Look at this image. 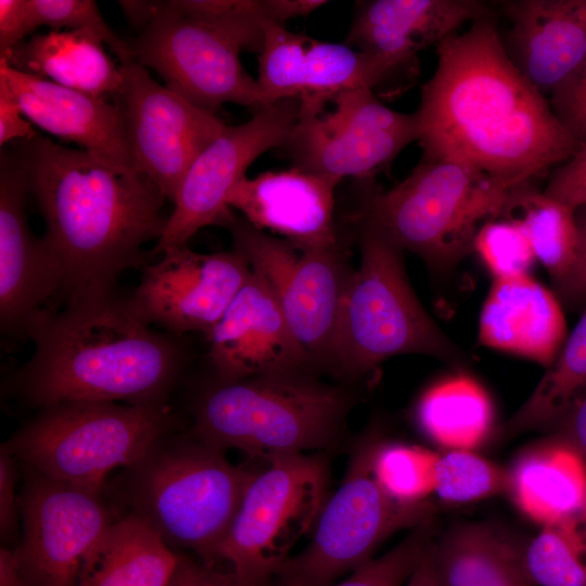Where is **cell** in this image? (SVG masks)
<instances>
[{
  "label": "cell",
  "instance_id": "obj_16",
  "mask_svg": "<svg viewBox=\"0 0 586 586\" xmlns=\"http://www.w3.org/2000/svg\"><path fill=\"white\" fill-rule=\"evenodd\" d=\"M298 110V100L285 99L253 113L243 124L226 126L187 171L152 255L187 245L206 226L225 227L233 215L227 204L229 192L257 157L272 148L283 146Z\"/></svg>",
  "mask_w": 586,
  "mask_h": 586
},
{
  "label": "cell",
  "instance_id": "obj_27",
  "mask_svg": "<svg viewBox=\"0 0 586 586\" xmlns=\"http://www.w3.org/2000/svg\"><path fill=\"white\" fill-rule=\"evenodd\" d=\"M518 507L546 524L577 522L586 510V467L569 447L555 444L522 456L509 472Z\"/></svg>",
  "mask_w": 586,
  "mask_h": 586
},
{
  "label": "cell",
  "instance_id": "obj_44",
  "mask_svg": "<svg viewBox=\"0 0 586 586\" xmlns=\"http://www.w3.org/2000/svg\"><path fill=\"white\" fill-rule=\"evenodd\" d=\"M33 31L28 0H0V53L18 44Z\"/></svg>",
  "mask_w": 586,
  "mask_h": 586
},
{
  "label": "cell",
  "instance_id": "obj_34",
  "mask_svg": "<svg viewBox=\"0 0 586 586\" xmlns=\"http://www.w3.org/2000/svg\"><path fill=\"white\" fill-rule=\"evenodd\" d=\"M437 455L419 446L374 443L372 472L383 491L404 504H419L434 494Z\"/></svg>",
  "mask_w": 586,
  "mask_h": 586
},
{
  "label": "cell",
  "instance_id": "obj_8",
  "mask_svg": "<svg viewBox=\"0 0 586 586\" xmlns=\"http://www.w3.org/2000/svg\"><path fill=\"white\" fill-rule=\"evenodd\" d=\"M509 191L462 162L422 155L404 180L370 196L357 218L442 267L473 249L480 228L502 215Z\"/></svg>",
  "mask_w": 586,
  "mask_h": 586
},
{
  "label": "cell",
  "instance_id": "obj_28",
  "mask_svg": "<svg viewBox=\"0 0 586 586\" xmlns=\"http://www.w3.org/2000/svg\"><path fill=\"white\" fill-rule=\"evenodd\" d=\"M178 559L149 525L126 513L88 553L77 586H167Z\"/></svg>",
  "mask_w": 586,
  "mask_h": 586
},
{
  "label": "cell",
  "instance_id": "obj_13",
  "mask_svg": "<svg viewBox=\"0 0 586 586\" xmlns=\"http://www.w3.org/2000/svg\"><path fill=\"white\" fill-rule=\"evenodd\" d=\"M225 228L230 231L234 247L271 288L292 333L311 362L328 365L351 271L340 246L301 251L235 215Z\"/></svg>",
  "mask_w": 586,
  "mask_h": 586
},
{
  "label": "cell",
  "instance_id": "obj_9",
  "mask_svg": "<svg viewBox=\"0 0 586 586\" xmlns=\"http://www.w3.org/2000/svg\"><path fill=\"white\" fill-rule=\"evenodd\" d=\"M150 23L129 42L131 59L155 71L171 91L209 113L225 103L253 113L266 105L257 80L240 60L260 51L264 29L161 12L149 1Z\"/></svg>",
  "mask_w": 586,
  "mask_h": 586
},
{
  "label": "cell",
  "instance_id": "obj_36",
  "mask_svg": "<svg viewBox=\"0 0 586 586\" xmlns=\"http://www.w3.org/2000/svg\"><path fill=\"white\" fill-rule=\"evenodd\" d=\"M35 30H80L97 35L117 55L120 63L132 60L128 41L109 27L93 0H28Z\"/></svg>",
  "mask_w": 586,
  "mask_h": 586
},
{
  "label": "cell",
  "instance_id": "obj_11",
  "mask_svg": "<svg viewBox=\"0 0 586 586\" xmlns=\"http://www.w3.org/2000/svg\"><path fill=\"white\" fill-rule=\"evenodd\" d=\"M373 446L366 442L354 451L341 486L324 502L311 542L277 573L281 586H330L373 559L394 533L433 519L430 501L404 504L383 491L372 472Z\"/></svg>",
  "mask_w": 586,
  "mask_h": 586
},
{
  "label": "cell",
  "instance_id": "obj_15",
  "mask_svg": "<svg viewBox=\"0 0 586 586\" xmlns=\"http://www.w3.org/2000/svg\"><path fill=\"white\" fill-rule=\"evenodd\" d=\"M119 68L123 86L114 102L123 113L133 169L174 203L190 166L226 125L160 85L136 61Z\"/></svg>",
  "mask_w": 586,
  "mask_h": 586
},
{
  "label": "cell",
  "instance_id": "obj_47",
  "mask_svg": "<svg viewBox=\"0 0 586 586\" xmlns=\"http://www.w3.org/2000/svg\"><path fill=\"white\" fill-rule=\"evenodd\" d=\"M0 586H27L21 573L14 549H0Z\"/></svg>",
  "mask_w": 586,
  "mask_h": 586
},
{
  "label": "cell",
  "instance_id": "obj_41",
  "mask_svg": "<svg viewBox=\"0 0 586 586\" xmlns=\"http://www.w3.org/2000/svg\"><path fill=\"white\" fill-rule=\"evenodd\" d=\"M16 459L2 444L0 449V533L5 542L15 538L21 517L16 486Z\"/></svg>",
  "mask_w": 586,
  "mask_h": 586
},
{
  "label": "cell",
  "instance_id": "obj_40",
  "mask_svg": "<svg viewBox=\"0 0 586 586\" xmlns=\"http://www.w3.org/2000/svg\"><path fill=\"white\" fill-rule=\"evenodd\" d=\"M545 192L574 211L586 205V143L551 175Z\"/></svg>",
  "mask_w": 586,
  "mask_h": 586
},
{
  "label": "cell",
  "instance_id": "obj_26",
  "mask_svg": "<svg viewBox=\"0 0 586 586\" xmlns=\"http://www.w3.org/2000/svg\"><path fill=\"white\" fill-rule=\"evenodd\" d=\"M104 42L80 30L36 34L0 53L13 69L98 98L119 92L123 74L106 54Z\"/></svg>",
  "mask_w": 586,
  "mask_h": 586
},
{
  "label": "cell",
  "instance_id": "obj_20",
  "mask_svg": "<svg viewBox=\"0 0 586 586\" xmlns=\"http://www.w3.org/2000/svg\"><path fill=\"white\" fill-rule=\"evenodd\" d=\"M207 339L208 357L221 382L303 371L313 364L271 288L253 269Z\"/></svg>",
  "mask_w": 586,
  "mask_h": 586
},
{
  "label": "cell",
  "instance_id": "obj_21",
  "mask_svg": "<svg viewBox=\"0 0 586 586\" xmlns=\"http://www.w3.org/2000/svg\"><path fill=\"white\" fill-rule=\"evenodd\" d=\"M340 179L292 166L242 178L227 204L260 231L283 238L297 250L339 246L334 190Z\"/></svg>",
  "mask_w": 586,
  "mask_h": 586
},
{
  "label": "cell",
  "instance_id": "obj_39",
  "mask_svg": "<svg viewBox=\"0 0 586 586\" xmlns=\"http://www.w3.org/2000/svg\"><path fill=\"white\" fill-rule=\"evenodd\" d=\"M549 103L578 148L586 143V62L550 94Z\"/></svg>",
  "mask_w": 586,
  "mask_h": 586
},
{
  "label": "cell",
  "instance_id": "obj_38",
  "mask_svg": "<svg viewBox=\"0 0 586 586\" xmlns=\"http://www.w3.org/2000/svg\"><path fill=\"white\" fill-rule=\"evenodd\" d=\"M473 249L495 279L528 275L536 259L525 234L504 217L488 220L480 228Z\"/></svg>",
  "mask_w": 586,
  "mask_h": 586
},
{
  "label": "cell",
  "instance_id": "obj_18",
  "mask_svg": "<svg viewBox=\"0 0 586 586\" xmlns=\"http://www.w3.org/2000/svg\"><path fill=\"white\" fill-rule=\"evenodd\" d=\"M257 61L256 80L266 105L351 89L373 90L397 79L377 56L270 24L264 27Z\"/></svg>",
  "mask_w": 586,
  "mask_h": 586
},
{
  "label": "cell",
  "instance_id": "obj_48",
  "mask_svg": "<svg viewBox=\"0 0 586 586\" xmlns=\"http://www.w3.org/2000/svg\"><path fill=\"white\" fill-rule=\"evenodd\" d=\"M433 546L434 542L428 547L405 586H438L434 569Z\"/></svg>",
  "mask_w": 586,
  "mask_h": 586
},
{
  "label": "cell",
  "instance_id": "obj_23",
  "mask_svg": "<svg viewBox=\"0 0 586 586\" xmlns=\"http://www.w3.org/2000/svg\"><path fill=\"white\" fill-rule=\"evenodd\" d=\"M0 74L33 125L107 164L133 169L125 120L115 102L17 72L2 59Z\"/></svg>",
  "mask_w": 586,
  "mask_h": 586
},
{
  "label": "cell",
  "instance_id": "obj_31",
  "mask_svg": "<svg viewBox=\"0 0 586 586\" xmlns=\"http://www.w3.org/2000/svg\"><path fill=\"white\" fill-rule=\"evenodd\" d=\"M423 433L446 448L476 447L493 422V407L486 392L473 379L457 375L428 390L417 407Z\"/></svg>",
  "mask_w": 586,
  "mask_h": 586
},
{
  "label": "cell",
  "instance_id": "obj_17",
  "mask_svg": "<svg viewBox=\"0 0 586 586\" xmlns=\"http://www.w3.org/2000/svg\"><path fill=\"white\" fill-rule=\"evenodd\" d=\"M161 255L144 266L129 301L145 322L176 334L207 335L252 273L247 258L235 247L206 254L181 245Z\"/></svg>",
  "mask_w": 586,
  "mask_h": 586
},
{
  "label": "cell",
  "instance_id": "obj_45",
  "mask_svg": "<svg viewBox=\"0 0 586 586\" xmlns=\"http://www.w3.org/2000/svg\"><path fill=\"white\" fill-rule=\"evenodd\" d=\"M557 442L586 461V393L560 419Z\"/></svg>",
  "mask_w": 586,
  "mask_h": 586
},
{
  "label": "cell",
  "instance_id": "obj_35",
  "mask_svg": "<svg viewBox=\"0 0 586 586\" xmlns=\"http://www.w3.org/2000/svg\"><path fill=\"white\" fill-rule=\"evenodd\" d=\"M509 472L466 449L437 455L434 494L463 504L508 492Z\"/></svg>",
  "mask_w": 586,
  "mask_h": 586
},
{
  "label": "cell",
  "instance_id": "obj_32",
  "mask_svg": "<svg viewBox=\"0 0 586 586\" xmlns=\"http://www.w3.org/2000/svg\"><path fill=\"white\" fill-rule=\"evenodd\" d=\"M539 383L507 423L521 433L556 420L586 393V309Z\"/></svg>",
  "mask_w": 586,
  "mask_h": 586
},
{
  "label": "cell",
  "instance_id": "obj_12",
  "mask_svg": "<svg viewBox=\"0 0 586 586\" xmlns=\"http://www.w3.org/2000/svg\"><path fill=\"white\" fill-rule=\"evenodd\" d=\"M300 102L283 144L292 166L335 177L367 178L418 141L417 112L384 105L370 89L344 90Z\"/></svg>",
  "mask_w": 586,
  "mask_h": 586
},
{
  "label": "cell",
  "instance_id": "obj_37",
  "mask_svg": "<svg viewBox=\"0 0 586 586\" xmlns=\"http://www.w3.org/2000/svg\"><path fill=\"white\" fill-rule=\"evenodd\" d=\"M434 528L433 519L421 523L394 548L362 564L343 582L330 586H405L433 543Z\"/></svg>",
  "mask_w": 586,
  "mask_h": 586
},
{
  "label": "cell",
  "instance_id": "obj_43",
  "mask_svg": "<svg viewBox=\"0 0 586 586\" xmlns=\"http://www.w3.org/2000/svg\"><path fill=\"white\" fill-rule=\"evenodd\" d=\"M37 135L33 124L25 118L5 77L0 74V145L33 139Z\"/></svg>",
  "mask_w": 586,
  "mask_h": 586
},
{
  "label": "cell",
  "instance_id": "obj_14",
  "mask_svg": "<svg viewBox=\"0 0 586 586\" xmlns=\"http://www.w3.org/2000/svg\"><path fill=\"white\" fill-rule=\"evenodd\" d=\"M23 524L14 549L27 586H77L82 563L123 514L105 492H91L26 469L18 495Z\"/></svg>",
  "mask_w": 586,
  "mask_h": 586
},
{
  "label": "cell",
  "instance_id": "obj_30",
  "mask_svg": "<svg viewBox=\"0 0 586 586\" xmlns=\"http://www.w3.org/2000/svg\"><path fill=\"white\" fill-rule=\"evenodd\" d=\"M574 213L527 181L509 191L501 215L521 229L535 257L558 285L568 278L577 257L579 228Z\"/></svg>",
  "mask_w": 586,
  "mask_h": 586
},
{
  "label": "cell",
  "instance_id": "obj_7",
  "mask_svg": "<svg viewBox=\"0 0 586 586\" xmlns=\"http://www.w3.org/2000/svg\"><path fill=\"white\" fill-rule=\"evenodd\" d=\"M173 426L165 405L66 402L40 409L3 445L26 469L102 493L112 470L137 463Z\"/></svg>",
  "mask_w": 586,
  "mask_h": 586
},
{
  "label": "cell",
  "instance_id": "obj_3",
  "mask_svg": "<svg viewBox=\"0 0 586 586\" xmlns=\"http://www.w3.org/2000/svg\"><path fill=\"white\" fill-rule=\"evenodd\" d=\"M28 339L34 354L10 388L39 409L66 402L165 405L182 365L177 343L152 329L114 288L42 310Z\"/></svg>",
  "mask_w": 586,
  "mask_h": 586
},
{
  "label": "cell",
  "instance_id": "obj_29",
  "mask_svg": "<svg viewBox=\"0 0 586 586\" xmlns=\"http://www.w3.org/2000/svg\"><path fill=\"white\" fill-rule=\"evenodd\" d=\"M438 586H532L522 550L479 524L449 528L434 543Z\"/></svg>",
  "mask_w": 586,
  "mask_h": 586
},
{
  "label": "cell",
  "instance_id": "obj_6",
  "mask_svg": "<svg viewBox=\"0 0 586 586\" xmlns=\"http://www.w3.org/2000/svg\"><path fill=\"white\" fill-rule=\"evenodd\" d=\"M360 263L343 290L328 365L360 377L402 354H424L461 364L407 279L402 249L370 222L358 219Z\"/></svg>",
  "mask_w": 586,
  "mask_h": 586
},
{
  "label": "cell",
  "instance_id": "obj_19",
  "mask_svg": "<svg viewBox=\"0 0 586 586\" xmlns=\"http://www.w3.org/2000/svg\"><path fill=\"white\" fill-rule=\"evenodd\" d=\"M24 175L10 151L0 162V328L2 335L28 339L34 318L62 295L61 266L42 238L29 230Z\"/></svg>",
  "mask_w": 586,
  "mask_h": 586
},
{
  "label": "cell",
  "instance_id": "obj_22",
  "mask_svg": "<svg viewBox=\"0 0 586 586\" xmlns=\"http://www.w3.org/2000/svg\"><path fill=\"white\" fill-rule=\"evenodd\" d=\"M491 13L476 0L359 2L345 44L384 61L407 84L419 76L418 54L467 22Z\"/></svg>",
  "mask_w": 586,
  "mask_h": 586
},
{
  "label": "cell",
  "instance_id": "obj_1",
  "mask_svg": "<svg viewBox=\"0 0 586 586\" xmlns=\"http://www.w3.org/2000/svg\"><path fill=\"white\" fill-rule=\"evenodd\" d=\"M416 111L422 155L462 162L507 189L564 163L578 144L511 61L491 13L436 46Z\"/></svg>",
  "mask_w": 586,
  "mask_h": 586
},
{
  "label": "cell",
  "instance_id": "obj_2",
  "mask_svg": "<svg viewBox=\"0 0 586 586\" xmlns=\"http://www.w3.org/2000/svg\"><path fill=\"white\" fill-rule=\"evenodd\" d=\"M12 143L46 224L42 240L62 268L65 301L113 289L120 272L145 266L143 246L160 240L168 219L150 179L39 133Z\"/></svg>",
  "mask_w": 586,
  "mask_h": 586
},
{
  "label": "cell",
  "instance_id": "obj_10",
  "mask_svg": "<svg viewBox=\"0 0 586 586\" xmlns=\"http://www.w3.org/2000/svg\"><path fill=\"white\" fill-rule=\"evenodd\" d=\"M255 471L216 552L244 582L267 586L293 546L315 528L328 498V468L319 455L267 459Z\"/></svg>",
  "mask_w": 586,
  "mask_h": 586
},
{
  "label": "cell",
  "instance_id": "obj_4",
  "mask_svg": "<svg viewBox=\"0 0 586 586\" xmlns=\"http://www.w3.org/2000/svg\"><path fill=\"white\" fill-rule=\"evenodd\" d=\"M254 473L194 437L168 434L106 491L170 549L191 550L213 566Z\"/></svg>",
  "mask_w": 586,
  "mask_h": 586
},
{
  "label": "cell",
  "instance_id": "obj_46",
  "mask_svg": "<svg viewBox=\"0 0 586 586\" xmlns=\"http://www.w3.org/2000/svg\"><path fill=\"white\" fill-rule=\"evenodd\" d=\"M579 244L576 262L568 278L559 285L562 294L571 302L586 298V219L578 224Z\"/></svg>",
  "mask_w": 586,
  "mask_h": 586
},
{
  "label": "cell",
  "instance_id": "obj_49",
  "mask_svg": "<svg viewBox=\"0 0 586 586\" xmlns=\"http://www.w3.org/2000/svg\"><path fill=\"white\" fill-rule=\"evenodd\" d=\"M581 520H582V525H581V530L578 531H579L581 538H582V542L586 551V510L584 514L582 515Z\"/></svg>",
  "mask_w": 586,
  "mask_h": 586
},
{
  "label": "cell",
  "instance_id": "obj_42",
  "mask_svg": "<svg viewBox=\"0 0 586 586\" xmlns=\"http://www.w3.org/2000/svg\"><path fill=\"white\" fill-rule=\"evenodd\" d=\"M167 586H254L234 572H221L179 553L178 563Z\"/></svg>",
  "mask_w": 586,
  "mask_h": 586
},
{
  "label": "cell",
  "instance_id": "obj_5",
  "mask_svg": "<svg viewBox=\"0 0 586 586\" xmlns=\"http://www.w3.org/2000/svg\"><path fill=\"white\" fill-rule=\"evenodd\" d=\"M349 406L343 390L303 371L218 381L194 405L191 436L266 460L304 454L335 443Z\"/></svg>",
  "mask_w": 586,
  "mask_h": 586
},
{
  "label": "cell",
  "instance_id": "obj_25",
  "mask_svg": "<svg viewBox=\"0 0 586 586\" xmlns=\"http://www.w3.org/2000/svg\"><path fill=\"white\" fill-rule=\"evenodd\" d=\"M479 340L548 368L566 340L557 297L530 275L494 279L479 323Z\"/></svg>",
  "mask_w": 586,
  "mask_h": 586
},
{
  "label": "cell",
  "instance_id": "obj_33",
  "mask_svg": "<svg viewBox=\"0 0 586 586\" xmlns=\"http://www.w3.org/2000/svg\"><path fill=\"white\" fill-rule=\"evenodd\" d=\"M576 523L546 524L522 550L532 586H586V551Z\"/></svg>",
  "mask_w": 586,
  "mask_h": 586
},
{
  "label": "cell",
  "instance_id": "obj_24",
  "mask_svg": "<svg viewBox=\"0 0 586 586\" xmlns=\"http://www.w3.org/2000/svg\"><path fill=\"white\" fill-rule=\"evenodd\" d=\"M501 7L511 24L505 48L544 95L586 62V0H515Z\"/></svg>",
  "mask_w": 586,
  "mask_h": 586
}]
</instances>
